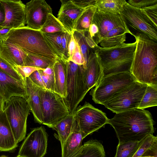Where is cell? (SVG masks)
<instances>
[{"label":"cell","mask_w":157,"mask_h":157,"mask_svg":"<svg viewBox=\"0 0 157 157\" xmlns=\"http://www.w3.org/2000/svg\"><path fill=\"white\" fill-rule=\"evenodd\" d=\"M114 128L119 143L140 141L154 132V121L148 110L138 108L116 113L107 124Z\"/></svg>","instance_id":"cell-1"},{"label":"cell","mask_w":157,"mask_h":157,"mask_svg":"<svg viewBox=\"0 0 157 157\" xmlns=\"http://www.w3.org/2000/svg\"><path fill=\"white\" fill-rule=\"evenodd\" d=\"M136 46L130 69L136 81L157 85V44L140 34L135 37Z\"/></svg>","instance_id":"cell-2"},{"label":"cell","mask_w":157,"mask_h":157,"mask_svg":"<svg viewBox=\"0 0 157 157\" xmlns=\"http://www.w3.org/2000/svg\"><path fill=\"white\" fill-rule=\"evenodd\" d=\"M2 40L11 42L27 54L55 61L60 59L50 48L40 30L32 29L27 26L11 29Z\"/></svg>","instance_id":"cell-3"},{"label":"cell","mask_w":157,"mask_h":157,"mask_svg":"<svg viewBox=\"0 0 157 157\" xmlns=\"http://www.w3.org/2000/svg\"><path fill=\"white\" fill-rule=\"evenodd\" d=\"M136 46V42L123 43L113 47L98 46L95 50L103 69V77L116 73L128 72L130 69Z\"/></svg>","instance_id":"cell-4"},{"label":"cell","mask_w":157,"mask_h":157,"mask_svg":"<svg viewBox=\"0 0 157 157\" xmlns=\"http://www.w3.org/2000/svg\"><path fill=\"white\" fill-rule=\"evenodd\" d=\"M65 62L67 69L66 96L63 100L69 114H74L88 92L84 81L85 67L70 60Z\"/></svg>","instance_id":"cell-5"},{"label":"cell","mask_w":157,"mask_h":157,"mask_svg":"<svg viewBox=\"0 0 157 157\" xmlns=\"http://www.w3.org/2000/svg\"><path fill=\"white\" fill-rule=\"evenodd\" d=\"M120 15L131 35L135 37L142 34L157 41V25L142 9L133 7L127 2Z\"/></svg>","instance_id":"cell-6"},{"label":"cell","mask_w":157,"mask_h":157,"mask_svg":"<svg viewBox=\"0 0 157 157\" xmlns=\"http://www.w3.org/2000/svg\"><path fill=\"white\" fill-rule=\"evenodd\" d=\"M147 85L134 81L115 94L102 105L116 113L137 108Z\"/></svg>","instance_id":"cell-7"},{"label":"cell","mask_w":157,"mask_h":157,"mask_svg":"<svg viewBox=\"0 0 157 157\" xmlns=\"http://www.w3.org/2000/svg\"><path fill=\"white\" fill-rule=\"evenodd\" d=\"M4 109L14 139L18 144L25 138L30 109L26 100L19 96L12 97L5 101Z\"/></svg>","instance_id":"cell-8"},{"label":"cell","mask_w":157,"mask_h":157,"mask_svg":"<svg viewBox=\"0 0 157 157\" xmlns=\"http://www.w3.org/2000/svg\"><path fill=\"white\" fill-rule=\"evenodd\" d=\"M39 95L42 124L51 128L69 114L63 98L58 94L40 87Z\"/></svg>","instance_id":"cell-9"},{"label":"cell","mask_w":157,"mask_h":157,"mask_svg":"<svg viewBox=\"0 0 157 157\" xmlns=\"http://www.w3.org/2000/svg\"><path fill=\"white\" fill-rule=\"evenodd\" d=\"M135 81L129 72L111 74L103 77L90 94L95 103L102 105L116 93Z\"/></svg>","instance_id":"cell-10"},{"label":"cell","mask_w":157,"mask_h":157,"mask_svg":"<svg viewBox=\"0 0 157 157\" xmlns=\"http://www.w3.org/2000/svg\"><path fill=\"white\" fill-rule=\"evenodd\" d=\"M74 114L83 139L107 124L106 113L86 101L77 107Z\"/></svg>","instance_id":"cell-11"},{"label":"cell","mask_w":157,"mask_h":157,"mask_svg":"<svg viewBox=\"0 0 157 157\" xmlns=\"http://www.w3.org/2000/svg\"><path fill=\"white\" fill-rule=\"evenodd\" d=\"M48 135L44 127L33 128L21 144L18 155L21 157H43L46 154Z\"/></svg>","instance_id":"cell-12"},{"label":"cell","mask_w":157,"mask_h":157,"mask_svg":"<svg viewBox=\"0 0 157 157\" xmlns=\"http://www.w3.org/2000/svg\"><path fill=\"white\" fill-rule=\"evenodd\" d=\"M5 12V20L0 28L15 29L25 26V5L21 0H0Z\"/></svg>","instance_id":"cell-13"},{"label":"cell","mask_w":157,"mask_h":157,"mask_svg":"<svg viewBox=\"0 0 157 157\" xmlns=\"http://www.w3.org/2000/svg\"><path fill=\"white\" fill-rule=\"evenodd\" d=\"M26 24L32 29L40 30L49 13H52L50 6L44 0H32L25 4Z\"/></svg>","instance_id":"cell-14"},{"label":"cell","mask_w":157,"mask_h":157,"mask_svg":"<svg viewBox=\"0 0 157 157\" xmlns=\"http://www.w3.org/2000/svg\"><path fill=\"white\" fill-rule=\"evenodd\" d=\"M0 95L5 101L13 96L27 98L25 81L16 79L0 69Z\"/></svg>","instance_id":"cell-15"},{"label":"cell","mask_w":157,"mask_h":157,"mask_svg":"<svg viewBox=\"0 0 157 157\" xmlns=\"http://www.w3.org/2000/svg\"><path fill=\"white\" fill-rule=\"evenodd\" d=\"M57 18L65 29L72 34L77 19L84 10L76 6L71 0H61Z\"/></svg>","instance_id":"cell-16"},{"label":"cell","mask_w":157,"mask_h":157,"mask_svg":"<svg viewBox=\"0 0 157 157\" xmlns=\"http://www.w3.org/2000/svg\"><path fill=\"white\" fill-rule=\"evenodd\" d=\"M103 76V69L95 51L91 54L83 71L84 82L88 91L95 86Z\"/></svg>","instance_id":"cell-17"},{"label":"cell","mask_w":157,"mask_h":157,"mask_svg":"<svg viewBox=\"0 0 157 157\" xmlns=\"http://www.w3.org/2000/svg\"><path fill=\"white\" fill-rule=\"evenodd\" d=\"M98 28L100 41L109 31L118 27L126 28L120 14L103 13L97 8L92 20Z\"/></svg>","instance_id":"cell-18"},{"label":"cell","mask_w":157,"mask_h":157,"mask_svg":"<svg viewBox=\"0 0 157 157\" xmlns=\"http://www.w3.org/2000/svg\"><path fill=\"white\" fill-rule=\"evenodd\" d=\"M27 98L26 101L36 122L42 124V114L39 95L40 87L28 77L25 80Z\"/></svg>","instance_id":"cell-19"},{"label":"cell","mask_w":157,"mask_h":157,"mask_svg":"<svg viewBox=\"0 0 157 157\" xmlns=\"http://www.w3.org/2000/svg\"><path fill=\"white\" fill-rule=\"evenodd\" d=\"M0 56L14 67L17 65L25 66L27 56L13 44L2 40L0 41Z\"/></svg>","instance_id":"cell-20"},{"label":"cell","mask_w":157,"mask_h":157,"mask_svg":"<svg viewBox=\"0 0 157 157\" xmlns=\"http://www.w3.org/2000/svg\"><path fill=\"white\" fill-rule=\"evenodd\" d=\"M17 146L4 109L0 113V151H12Z\"/></svg>","instance_id":"cell-21"},{"label":"cell","mask_w":157,"mask_h":157,"mask_svg":"<svg viewBox=\"0 0 157 157\" xmlns=\"http://www.w3.org/2000/svg\"><path fill=\"white\" fill-rule=\"evenodd\" d=\"M83 139L76 121L71 133L61 147L62 157H75L81 148Z\"/></svg>","instance_id":"cell-22"},{"label":"cell","mask_w":157,"mask_h":157,"mask_svg":"<svg viewBox=\"0 0 157 157\" xmlns=\"http://www.w3.org/2000/svg\"><path fill=\"white\" fill-rule=\"evenodd\" d=\"M54 79V92L63 99L66 96L67 69L65 62L61 59L56 61L53 67Z\"/></svg>","instance_id":"cell-23"},{"label":"cell","mask_w":157,"mask_h":157,"mask_svg":"<svg viewBox=\"0 0 157 157\" xmlns=\"http://www.w3.org/2000/svg\"><path fill=\"white\" fill-rule=\"evenodd\" d=\"M127 33L130 32L126 28L118 27L112 29L101 40L99 44L101 47L111 48L124 43Z\"/></svg>","instance_id":"cell-24"},{"label":"cell","mask_w":157,"mask_h":157,"mask_svg":"<svg viewBox=\"0 0 157 157\" xmlns=\"http://www.w3.org/2000/svg\"><path fill=\"white\" fill-rule=\"evenodd\" d=\"M75 123L74 114H69L52 127L57 132L61 147L71 133Z\"/></svg>","instance_id":"cell-25"},{"label":"cell","mask_w":157,"mask_h":157,"mask_svg":"<svg viewBox=\"0 0 157 157\" xmlns=\"http://www.w3.org/2000/svg\"><path fill=\"white\" fill-rule=\"evenodd\" d=\"M75 157H105V154L101 143L96 140H90L84 144Z\"/></svg>","instance_id":"cell-26"},{"label":"cell","mask_w":157,"mask_h":157,"mask_svg":"<svg viewBox=\"0 0 157 157\" xmlns=\"http://www.w3.org/2000/svg\"><path fill=\"white\" fill-rule=\"evenodd\" d=\"M127 2L125 0H96L95 6L100 12L120 14Z\"/></svg>","instance_id":"cell-27"},{"label":"cell","mask_w":157,"mask_h":157,"mask_svg":"<svg viewBox=\"0 0 157 157\" xmlns=\"http://www.w3.org/2000/svg\"><path fill=\"white\" fill-rule=\"evenodd\" d=\"M96 10V6H90L84 9L77 20L74 30L83 33L87 31L92 23Z\"/></svg>","instance_id":"cell-28"},{"label":"cell","mask_w":157,"mask_h":157,"mask_svg":"<svg viewBox=\"0 0 157 157\" xmlns=\"http://www.w3.org/2000/svg\"><path fill=\"white\" fill-rule=\"evenodd\" d=\"M63 32L53 33H43L44 38L52 52L59 58L63 59L62 38Z\"/></svg>","instance_id":"cell-29"},{"label":"cell","mask_w":157,"mask_h":157,"mask_svg":"<svg viewBox=\"0 0 157 157\" xmlns=\"http://www.w3.org/2000/svg\"><path fill=\"white\" fill-rule=\"evenodd\" d=\"M157 105V85H147L137 108H145Z\"/></svg>","instance_id":"cell-30"},{"label":"cell","mask_w":157,"mask_h":157,"mask_svg":"<svg viewBox=\"0 0 157 157\" xmlns=\"http://www.w3.org/2000/svg\"><path fill=\"white\" fill-rule=\"evenodd\" d=\"M40 30L42 33H46L67 32L57 18L55 17L52 13L48 14L44 23Z\"/></svg>","instance_id":"cell-31"},{"label":"cell","mask_w":157,"mask_h":157,"mask_svg":"<svg viewBox=\"0 0 157 157\" xmlns=\"http://www.w3.org/2000/svg\"><path fill=\"white\" fill-rule=\"evenodd\" d=\"M140 142L129 141L119 143L115 157H132L139 148Z\"/></svg>","instance_id":"cell-32"},{"label":"cell","mask_w":157,"mask_h":157,"mask_svg":"<svg viewBox=\"0 0 157 157\" xmlns=\"http://www.w3.org/2000/svg\"><path fill=\"white\" fill-rule=\"evenodd\" d=\"M72 34L79 47L86 66L91 54L95 50L89 46L82 33L74 30Z\"/></svg>","instance_id":"cell-33"},{"label":"cell","mask_w":157,"mask_h":157,"mask_svg":"<svg viewBox=\"0 0 157 157\" xmlns=\"http://www.w3.org/2000/svg\"><path fill=\"white\" fill-rule=\"evenodd\" d=\"M27 58L25 66H31L42 69L53 66L55 61L27 54Z\"/></svg>","instance_id":"cell-34"},{"label":"cell","mask_w":157,"mask_h":157,"mask_svg":"<svg viewBox=\"0 0 157 157\" xmlns=\"http://www.w3.org/2000/svg\"><path fill=\"white\" fill-rule=\"evenodd\" d=\"M157 142V137L153 134H150L140 142L138 149L132 157H140L155 142Z\"/></svg>","instance_id":"cell-35"},{"label":"cell","mask_w":157,"mask_h":157,"mask_svg":"<svg viewBox=\"0 0 157 157\" xmlns=\"http://www.w3.org/2000/svg\"><path fill=\"white\" fill-rule=\"evenodd\" d=\"M0 69L10 76L19 80L24 81L11 65L0 56Z\"/></svg>","instance_id":"cell-36"},{"label":"cell","mask_w":157,"mask_h":157,"mask_svg":"<svg viewBox=\"0 0 157 157\" xmlns=\"http://www.w3.org/2000/svg\"><path fill=\"white\" fill-rule=\"evenodd\" d=\"M71 35L72 34L67 32L64 33L62 36L61 46L63 56L62 59L65 61L69 60L68 47Z\"/></svg>","instance_id":"cell-37"},{"label":"cell","mask_w":157,"mask_h":157,"mask_svg":"<svg viewBox=\"0 0 157 157\" xmlns=\"http://www.w3.org/2000/svg\"><path fill=\"white\" fill-rule=\"evenodd\" d=\"M13 67L24 81L26 78L29 77L35 71L43 70L41 68L28 66L17 65Z\"/></svg>","instance_id":"cell-38"},{"label":"cell","mask_w":157,"mask_h":157,"mask_svg":"<svg viewBox=\"0 0 157 157\" xmlns=\"http://www.w3.org/2000/svg\"><path fill=\"white\" fill-rule=\"evenodd\" d=\"M127 3L134 7L143 9L157 4V0H129Z\"/></svg>","instance_id":"cell-39"},{"label":"cell","mask_w":157,"mask_h":157,"mask_svg":"<svg viewBox=\"0 0 157 157\" xmlns=\"http://www.w3.org/2000/svg\"><path fill=\"white\" fill-rule=\"evenodd\" d=\"M42 70H39V71L41 75L46 89L54 92L55 79L54 74L52 75L45 74L42 72Z\"/></svg>","instance_id":"cell-40"},{"label":"cell","mask_w":157,"mask_h":157,"mask_svg":"<svg viewBox=\"0 0 157 157\" xmlns=\"http://www.w3.org/2000/svg\"><path fill=\"white\" fill-rule=\"evenodd\" d=\"M69 60L76 64L82 65L85 68L86 67V64L77 44L75 50Z\"/></svg>","instance_id":"cell-41"},{"label":"cell","mask_w":157,"mask_h":157,"mask_svg":"<svg viewBox=\"0 0 157 157\" xmlns=\"http://www.w3.org/2000/svg\"><path fill=\"white\" fill-rule=\"evenodd\" d=\"M142 10L153 22L157 25V4L149 6Z\"/></svg>","instance_id":"cell-42"},{"label":"cell","mask_w":157,"mask_h":157,"mask_svg":"<svg viewBox=\"0 0 157 157\" xmlns=\"http://www.w3.org/2000/svg\"><path fill=\"white\" fill-rule=\"evenodd\" d=\"M29 78L34 84L40 87L46 89L39 70L33 72Z\"/></svg>","instance_id":"cell-43"},{"label":"cell","mask_w":157,"mask_h":157,"mask_svg":"<svg viewBox=\"0 0 157 157\" xmlns=\"http://www.w3.org/2000/svg\"><path fill=\"white\" fill-rule=\"evenodd\" d=\"M96 0H71L72 2L78 7L85 9L92 6H95Z\"/></svg>","instance_id":"cell-44"},{"label":"cell","mask_w":157,"mask_h":157,"mask_svg":"<svg viewBox=\"0 0 157 157\" xmlns=\"http://www.w3.org/2000/svg\"><path fill=\"white\" fill-rule=\"evenodd\" d=\"M140 157H157V142H155Z\"/></svg>","instance_id":"cell-45"},{"label":"cell","mask_w":157,"mask_h":157,"mask_svg":"<svg viewBox=\"0 0 157 157\" xmlns=\"http://www.w3.org/2000/svg\"><path fill=\"white\" fill-rule=\"evenodd\" d=\"M77 45V42L72 34L68 47V52L69 56V60L72 56L76 48Z\"/></svg>","instance_id":"cell-46"},{"label":"cell","mask_w":157,"mask_h":157,"mask_svg":"<svg viewBox=\"0 0 157 157\" xmlns=\"http://www.w3.org/2000/svg\"><path fill=\"white\" fill-rule=\"evenodd\" d=\"M11 29L6 27L0 28V41H2Z\"/></svg>","instance_id":"cell-47"},{"label":"cell","mask_w":157,"mask_h":157,"mask_svg":"<svg viewBox=\"0 0 157 157\" xmlns=\"http://www.w3.org/2000/svg\"><path fill=\"white\" fill-rule=\"evenodd\" d=\"M5 20V13L3 8L0 2V26Z\"/></svg>","instance_id":"cell-48"},{"label":"cell","mask_w":157,"mask_h":157,"mask_svg":"<svg viewBox=\"0 0 157 157\" xmlns=\"http://www.w3.org/2000/svg\"><path fill=\"white\" fill-rule=\"evenodd\" d=\"M5 101L3 97L0 95V113L4 109Z\"/></svg>","instance_id":"cell-49"},{"label":"cell","mask_w":157,"mask_h":157,"mask_svg":"<svg viewBox=\"0 0 157 157\" xmlns=\"http://www.w3.org/2000/svg\"><path fill=\"white\" fill-rule=\"evenodd\" d=\"M0 157H8V156H6V155H1V156H0ZM21 157L18 155H17V156H16V157Z\"/></svg>","instance_id":"cell-50"}]
</instances>
